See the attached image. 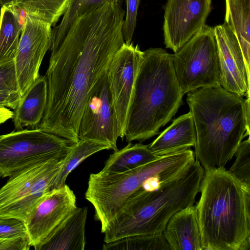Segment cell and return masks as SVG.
Instances as JSON below:
<instances>
[{
	"label": "cell",
	"instance_id": "obj_26",
	"mask_svg": "<svg viewBox=\"0 0 250 250\" xmlns=\"http://www.w3.org/2000/svg\"><path fill=\"white\" fill-rule=\"evenodd\" d=\"M104 250H169L163 232L139 234L105 243Z\"/></svg>",
	"mask_w": 250,
	"mask_h": 250
},
{
	"label": "cell",
	"instance_id": "obj_7",
	"mask_svg": "<svg viewBox=\"0 0 250 250\" xmlns=\"http://www.w3.org/2000/svg\"><path fill=\"white\" fill-rule=\"evenodd\" d=\"M64 158L40 162L11 174L0 188V218H14L25 224L43 196L51 190Z\"/></svg>",
	"mask_w": 250,
	"mask_h": 250
},
{
	"label": "cell",
	"instance_id": "obj_10",
	"mask_svg": "<svg viewBox=\"0 0 250 250\" xmlns=\"http://www.w3.org/2000/svg\"><path fill=\"white\" fill-rule=\"evenodd\" d=\"M119 137L107 71L90 91L80 119L78 138L106 144L116 151Z\"/></svg>",
	"mask_w": 250,
	"mask_h": 250
},
{
	"label": "cell",
	"instance_id": "obj_34",
	"mask_svg": "<svg viewBox=\"0 0 250 250\" xmlns=\"http://www.w3.org/2000/svg\"><path fill=\"white\" fill-rule=\"evenodd\" d=\"M15 0H0V5L2 6H13Z\"/></svg>",
	"mask_w": 250,
	"mask_h": 250
},
{
	"label": "cell",
	"instance_id": "obj_4",
	"mask_svg": "<svg viewBox=\"0 0 250 250\" xmlns=\"http://www.w3.org/2000/svg\"><path fill=\"white\" fill-rule=\"evenodd\" d=\"M204 172L195 160L157 189H137L107 226L104 232L105 243L130 236L163 232L174 213L193 205Z\"/></svg>",
	"mask_w": 250,
	"mask_h": 250
},
{
	"label": "cell",
	"instance_id": "obj_25",
	"mask_svg": "<svg viewBox=\"0 0 250 250\" xmlns=\"http://www.w3.org/2000/svg\"><path fill=\"white\" fill-rule=\"evenodd\" d=\"M68 0H15L13 6L26 15L42 20L54 26L68 6Z\"/></svg>",
	"mask_w": 250,
	"mask_h": 250
},
{
	"label": "cell",
	"instance_id": "obj_17",
	"mask_svg": "<svg viewBox=\"0 0 250 250\" xmlns=\"http://www.w3.org/2000/svg\"><path fill=\"white\" fill-rule=\"evenodd\" d=\"M47 84L45 76L40 77L21 97L14 110L13 121L17 130L38 127L46 108Z\"/></svg>",
	"mask_w": 250,
	"mask_h": 250
},
{
	"label": "cell",
	"instance_id": "obj_35",
	"mask_svg": "<svg viewBox=\"0 0 250 250\" xmlns=\"http://www.w3.org/2000/svg\"><path fill=\"white\" fill-rule=\"evenodd\" d=\"M1 177H2V174L1 172L0 171V179Z\"/></svg>",
	"mask_w": 250,
	"mask_h": 250
},
{
	"label": "cell",
	"instance_id": "obj_9",
	"mask_svg": "<svg viewBox=\"0 0 250 250\" xmlns=\"http://www.w3.org/2000/svg\"><path fill=\"white\" fill-rule=\"evenodd\" d=\"M75 143L40 128L0 135V171L2 177L34 164L64 158Z\"/></svg>",
	"mask_w": 250,
	"mask_h": 250
},
{
	"label": "cell",
	"instance_id": "obj_22",
	"mask_svg": "<svg viewBox=\"0 0 250 250\" xmlns=\"http://www.w3.org/2000/svg\"><path fill=\"white\" fill-rule=\"evenodd\" d=\"M23 24L17 8L2 6L0 14V63L14 59Z\"/></svg>",
	"mask_w": 250,
	"mask_h": 250
},
{
	"label": "cell",
	"instance_id": "obj_16",
	"mask_svg": "<svg viewBox=\"0 0 250 250\" xmlns=\"http://www.w3.org/2000/svg\"><path fill=\"white\" fill-rule=\"evenodd\" d=\"M172 250H203L195 206L192 205L174 213L163 231Z\"/></svg>",
	"mask_w": 250,
	"mask_h": 250
},
{
	"label": "cell",
	"instance_id": "obj_33",
	"mask_svg": "<svg viewBox=\"0 0 250 250\" xmlns=\"http://www.w3.org/2000/svg\"><path fill=\"white\" fill-rule=\"evenodd\" d=\"M14 113L6 107H0V125L13 118Z\"/></svg>",
	"mask_w": 250,
	"mask_h": 250
},
{
	"label": "cell",
	"instance_id": "obj_21",
	"mask_svg": "<svg viewBox=\"0 0 250 250\" xmlns=\"http://www.w3.org/2000/svg\"><path fill=\"white\" fill-rule=\"evenodd\" d=\"M158 157L150 150L148 145H133L129 143L123 148L114 151L101 171L109 173H121L146 164Z\"/></svg>",
	"mask_w": 250,
	"mask_h": 250
},
{
	"label": "cell",
	"instance_id": "obj_31",
	"mask_svg": "<svg viewBox=\"0 0 250 250\" xmlns=\"http://www.w3.org/2000/svg\"><path fill=\"white\" fill-rule=\"evenodd\" d=\"M30 247L28 237L0 239V250H28Z\"/></svg>",
	"mask_w": 250,
	"mask_h": 250
},
{
	"label": "cell",
	"instance_id": "obj_23",
	"mask_svg": "<svg viewBox=\"0 0 250 250\" xmlns=\"http://www.w3.org/2000/svg\"><path fill=\"white\" fill-rule=\"evenodd\" d=\"M110 149L109 146L103 143L79 140L72 146L63 160L59 171L53 181L51 190L64 186L68 174L87 158L100 151Z\"/></svg>",
	"mask_w": 250,
	"mask_h": 250
},
{
	"label": "cell",
	"instance_id": "obj_12",
	"mask_svg": "<svg viewBox=\"0 0 250 250\" xmlns=\"http://www.w3.org/2000/svg\"><path fill=\"white\" fill-rule=\"evenodd\" d=\"M144 51L132 42H124L108 70L109 89L117 120L119 137L124 138L128 109Z\"/></svg>",
	"mask_w": 250,
	"mask_h": 250
},
{
	"label": "cell",
	"instance_id": "obj_8",
	"mask_svg": "<svg viewBox=\"0 0 250 250\" xmlns=\"http://www.w3.org/2000/svg\"><path fill=\"white\" fill-rule=\"evenodd\" d=\"M175 73L184 94L221 85V69L214 27H203L171 54Z\"/></svg>",
	"mask_w": 250,
	"mask_h": 250
},
{
	"label": "cell",
	"instance_id": "obj_30",
	"mask_svg": "<svg viewBox=\"0 0 250 250\" xmlns=\"http://www.w3.org/2000/svg\"><path fill=\"white\" fill-rule=\"evenodd\" d=\"M140 0H126V16L122 27L125 42H131L136 24L137 16Z\"/></svg>",
	"mask_w": 250,
	"mask_h": 250
},
{
	"label": "cell",
	"instance_id": "obj_15",
	"mask_svg": "<svg viewBox=\"0 0 250 250\" xmlns=\"http://www.w3.org/2000/svg\"><path fill=\"white\" fill-rule=\"evenodd\" d=\"M221 69V86L239 96L250 97V75L235 34L227 23L214 27Z\"/></svg>",
	"mask_w": 250,
	"mask_h": 250
},
{
	"label": "cell",
	"instance_id": "obj_28",
	"mask_svg": "<svg viewBox=\"0 0 250 250\" xmlns=\"http://www.w3.org/2000/svg\"><path fill=\"white\" fill-rule=\"evenodd\" d=\"M28 237L24 222L14 218H0V239Z\"/></svg>",
	"mask_w": 250,
	"mask_h": 250
},
{
	"label": "cell",
	"instance_id": "obj_32",
	"mask_svg": "<svg viewBox=\"0 0 250 250\" xmlns=\"http://www.w3.org/2000/svg\"><path fill=\"white\" fill-rule=\"evenodd\" d=\"M21 98L18 92L0 91V107L15 109Z\"/></svg>",
	"mask_w": 250,
	"mask_h": 250
},
{
	"label": "cell",
	"instance_id": "obj_19",
	"mask_svg": "<svg viewBox=\"0 0 250 250\" xmlns=\"http://www.w3.org/2000/svg\"><path fill=\"white\" fill-rule=\"evenodd\" d=\"M86 207L78 208L58 227L40 250H83Z\"/></svg>",
	"mask_w": 250,
	"mask_h": 250
},
{
	"label": "cell",
	"instance_id": "obj_3",
	"mask_svg": "<svg viewBox=\"0 0 250 250\" xmlns=\"http://www.w3.org/2000/svg\"><path fill=\"white\" fill-rule=\"evenodd\" d=\"M204 170L195 205L203 250H250V187L225 167Z\"/></svg>",
	"mask_w": 250,
	"mask_h": 250
},
{
	"label": "cell",
	"instance_id": "obj_5",
	"mask_svg": "<svg viewBox=\"0 0 250 250\" xmlns=\"http://www.w3.org/2000/svg\"><path fill=\"white\" fill-rule=\"evenodd\" d=\"M171 54L162 48L144 51L124 132L125 140L144 141L158 133L183 104Z\"/></svg>",
	"mask_w": 250,
	"mask_h": 250
},
{
	"label": "cell",
	"instance_id": "obj_20",
	"mask_svg": "<svg viewBox=\"0 0 250 250\" xmlns=\"http://www.w3.org/2000/svg\"><path fill=\"white\" fill-rule=\"evenodd\" d=\"M224 22L235 34L250 75V0H225Z\"/></svg>",
	"mask_w": 250,
	"mask_h": 250
},
{
	"label": "cell",
	"instance_id": "obj_27",
	"mask_svg": "<svg viewBox=\"0 0 250 250\" xmlns=\"http://www.w3.org/2000/svg\"><path fill=\"white\" fill-rule=\"evenodd\" d=\"M235 160L229 170L250 187V139L242 141L236 152Z\"/></svg>",
	"mask_w": 250,
	"mask_h": 250
},
{
	"label": "cell",
	"instance_id": "obj_11",
	"mask_svg": "<svg viewBox=\"0 0 250 250\" xmlns=\"http://www.w3.org/2000/svg\"><path fill=\"white\" fill-rule=\"evenodd\" d=\"M51 26L45 21L25 15L14 59L21 97L40 76L42 61L51 45Z\"/></svg>",
	"mask_w": 250,
	"mask_h": 250
},
{
	"label": "cell",
	"instance_id": "obj_14",
	"mask_svg": "<svg viewBox=\"0 0 250 250\" xmlns=\"http://www.w3.org/2000/svg\"><path fill=\"white\" fill-rule=\"evenodd\" d=\"M211 0H167L163 31L166 48L174 53L206 24Z\"/></svg>",
	"mask_w": 250,
	"mask_h": 250
},
{
	"label": "cell",
	"instance_id": "obj_24",
	"mask_svg": "<svg viewBox=\"0 0 250 250\" xmlns=\"http://www.w3.org/2000/svg\"><path fill=\"white\" fill-rule=\"evenodd\" d=\"M113 0H68L67 7L61 22L52 30L51 53L59 47L76 20L95 8Z\"/></svg>",
	"mask_w": 250,
	"mask_h": 250
},
{
	"label": "cell",
	"instance_id": "obj_18",
	"mask_svg": "<svg viewBox=\"0 0 250 250\" xmlns=\"http://www.w3.org/2000/svg\"><path fill=\"white\" fill-rule=\"evenodd\" d=\"M196 135L190 112L176 119L151 144L149 148L158 156L194 146Z\"/></svg>",
	"mask_w": 250,
	"mask_h": 250
},
{
	"label": "cell",
	"instance_id": "obj_29",
	"mask_svg": "<svg viewBox=\"0 0 250 250\" xmlns=\"http://www.w3.org/2000/svg\"><path fill=\"white\" fill-rule=\"evenodd\" d=\"M0 91L19 92L14 60L0 63Z\"/></svg>",
	"mask_w": 250,
	"mask_h": 250
},
{
	"label": "cell",
	"instance_id": "obj_6",
	"mask_svg": "<svg viewBox=\"0 0 250 250\" xmlns=\"http://www.w3.org/2000/svg\"><path fill=\"white\" fill-rule=\"evenodd\" d=\"M190 148L159 156L136 168L109 173L100 171L90 175L85 198L93 206L95 219L104 233L128 198L153 177L170 179L195 160Z\"/></svg>",
	"mask_w": 250,
	"mask_h": 250
},
{
	"label": "cell",
	"instance_id": "obj_2",
	"mask_svg": "<svg viewBox=\"0 0 250 250\" xmlns=\"http://www.w3.org/2000/svg\"><path fill=\"white\" fill-rule=\"evenodd\" d=\"M187 94L196 131V160L204 169L224 167L250 136V97L245 99L221 85Z\"/></svg>",
	"mask_w": 250,
	"mask_h": 250
},
{
	"label": "cell",
	"instance_id": "obj_1",
	"mask_svg": "<svg viewBox=\"0 0 250 250\" xmlns=\"http://www.w3.org/2000/svg\"><path fill=\"white\" fill-rule=\"evenodd\" d=\"M125 13L121 0H113L75 21L51 53L47 104L38 128L79 142V123L90 91L125 42Z\"/></svg>",
	"mask_w": 250,
	"mask_h": 250
},
{
	"label": "cell",
	"instance_id": "obj_13",
	"mask_svg": "<svg viewBox=\"0 0 250 250\" xmlns=\"http://www.w3.org/2000/svg\"><path fill=\"white\" fill-rule=\"evenodd\" d=\"M77 207L76 196L66 184L46 193L25 224L31 247L40 250Z\"/></svg>",
	"mask_w": 250,
	"mask_h": 250
}]
</instances>
